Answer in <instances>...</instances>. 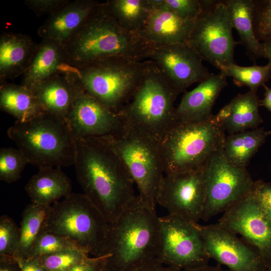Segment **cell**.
I'll return each mask as SVG.
<instances>
[{
	"instance_id": "obj_1",
	"label": "cell",
	"mask_w": 271,
	"mask_h": 271,
	"mask_svg": "<svg viewBox=\"0 0 271 271\" xmlns=\"http://www.w3.org/2000/svg\"><path fill=\"white\" fill-rule=\"evenodd\" d=\"M74 165L84 194L111 223L134 199L131 177L101 137L76 138Z\"/></svg>"
},
{
	"instance_id": "obj_2",
	"label": "cell",
	"mask_w": 271,
	"mask_h": 271,
	"mask_svg": "<svg viewBox=\"0 0 271 271\" xmlns=\"http://www.w3.org/2000/svg\"><path fill=\"white\" fill-rule=\"evenodd\" d=\"M155 207L138 195L109 223L104 253L106 271H134L158 258L161 229Z\"/></svg>"
},
{
	"instance_id": "obj_3",
	"label": "cell",
	"mask_w": 271,
	"mask_h": 271,
	"mask_svg": "<svg viewBox=\"0 0 271 271\" xmlns=\"http://www.w3.org/2000/svg\"><path fill=\"white\" fill-rule=\"evenodd\" d=\"M68 65L79 68L110 58L141 61L153 49L138 34L121 27L99 3L76 33L63 45Z\"/></svg>"
},
{
	"instance_id": "obj_4",
	"label": "cell",
	"mask_w": 271,
	"mask_h": 271,
	"mask_svg": "<svg viewBox=\"0 0 271 271\" xmlns=\"http://www.w3.org/2000/svg\"><path fill=\"white\" fill-rule=\"evenodd\" d=\"M179 94L159 68L148 61L131 98L117 113L124 125L158 143L176 121L174 104Z\"/></svg>"
},
{
	"instance_id": "obj_5",
	"label": "cell",
	"mask_w": 271,
	"mask_h": 271,
	"mask_svg": "<svg viewBox=\"0 0 271 271\" xmlns=\"http://www.w3.org/2000/svg\"><path fill=\"white\" fill-rule=\"evenodd\" d=\"M212 116L204 121H176L169 128L158 142L165 175L204 170L222 149L225 131Z\"/></svg>"
},
{
	"instance_id": "obj_6",
	"label": "cell",
	"mask_w": 271,
	"mask_h": 271,
	"mask_svg": "<svg viewBox=\"0 0 271 271\" xmlns=\"http://www.w3.org/2000/svg\"><path fill=\"white\" fill-rule=\"evenodd\" d=\"M7 134L39 168L74 164L76 139L64 118L44 112L26 121L16 120Z\"/></svg>"
},
{
	"instance_id": "obj_7",
	"label": "cell",
	"mask_w": 271,
	"mask_h": 271,
	"mask_svg": "<svg viewBox=\"0 0 271 271\" xmlns=\"http://www.w3.org/2000/svg\"><path fill=\"white\" fill-rule=\"evenodd\" d=\"M109 223L83 194L72 193L51 206L43 228L74 242L91 256H104Z\"/></svg>"
},
{
	"instance_id": "obj_8",
	"label": "cell",
	"mask_w": 271,
	"mask_h": 271,
	"mask_svg": "<svg viewBox=\"0 0 271 271\" xmlns=\"http://www.w3.org/2000/svg\"><path fill=\"white\" fill-rule=\"evenodd\" d=\"M146 64L147 61L115 58L79 68L68 65L66 69L84 91L117 112L131 98Z\"/></svg>"
},
{
	"instance_id": "obj_9",
	"label": "cell",
	"mask_w": 271,
	"mask_h": 271,
	"mask_svg": "<svg viewBox=\"0 0 271 271\" xmlns=\"http://www.w3.org/2000/svg\"><path fill=\"white\" fill-rule=\"evenodd\" d=\"M101 138L124 164L137 186L140 197L156 206L158 190L165 175L158 143L125 125L117 133Z\"/></svg>"
},
{
	"instance_id": "obj_10",
	"label": "cell",
	"mask_w": 271,
	"mask_h": 271,
	"mask_svg": "<svg viewBox=\"0 0 271 271\" xmlns=\"http://www.w3.org/2000/svg\"><path fill=\"white\" fill-rule=\"evenodd\" d=\"M202 12L194 22L187 43L203 60L217 68L235 63L238 44L233 37L229 15L223 1H200Z\"/></svg>"
},
{
	"instance_id": "obj_11",
	"label": "cell",
	"mask_w": 271,
	"mask_h": 271,
	"mask_svg": "<svg viewBox=\"0 0 271 271\" xmlns=\"http://www.w3.org/2000/svg\"><path fill=\"white\" fill-rule=\"evenodd\" d=\"M204 181L205 198L201 217L204 221L240 200L251 190L254 182L246 168L228 161L222 149L213 155L206 166Z\"/></svg>"
},
{
	"instance_id": "obj_12",
	"label": "cell",
	"mask_w": 271,
	"mask_h": 271,
	"mask_svg": "<svg viewBox=\"0 0 271 271\" xmlns=\"http://www.w3.org/2000/svg\"><path fill=\"white\" fill-rule=\"evenodd\" d=\"M161 249L158 259L164 264L182 270L208 264L201 234L196 223L175 215L159 217Z\"/></svg>"
},
{
	"instance_id": "obj_13",
	"label": "cell",
	"mask_w": 271,
	"mask_h": 271,
	"mask_svg": "<svg viewBox=\"0 0 271 271\" xmlns=\"http://www.w3.org/2000/svg\"><path fill=\"white\" fill-rule=\"evenodd\" d=\"M205 198L204 169L164 175L156 202L169 214L196 223L201 219Z\"/></svg>"
},
{
	"instance_id": "obj_14",
	"label": "cell",
	"mask_w": 271,
	"mask_h": 271,
	"mask_svg": "<svg viewBox=\"0 0 271 271\" xmlns=\"http://www.w3.org/2000/svg\"><path fill=\"white\" fill-rule=\"evenodd\" d=\"M254 246L267 267L271 261V219L251 190L223 212L217 223Z\"/></svg>"
},
{
	"instance_id": "obj_15",
	"label": "cell",
	"mask_w": 271,
	"mask_h": 271,
	"mask_svg": "<svg viewBox=\"0 0 271 271\" xmlns=\"http://www.w3.org/2000/svg\"><path fill=\"white\" fill-rule=\"evenodd\" d=\"M197 226L210 258L231 271H265L266 266L259 252L237 234L215 224Z\"/></svg>"
},
{
	"instance_id": "obj_16",
	"label": "cell",
	"mask_w": 271,
	"mask_h": 271,
	"mask_svg": "<svg viewBox=\"0 0 271 271\" xmlns=\"http://www.w3.org/2000/svg\"><path fill=\"white\" fill-rule=\"evenodd\" d=\"M149 58L180 93L193 84L204 81L211 74L188 43L155 48Z\"/></svg>"
},
{
	"instance_id": "obj_17",
	"label": "cell",
	"mask_w": 271,
	"mask_h": 271,
	"mask_svg": "<svg viewBox=\"0 0 271 271\" xmlns=\"http://www.w3.org/2000/svg\"><path fill=\"white\" fill-rule=\"evenodd\" d=\"M67 121L76 138H98L117 133L124 126L118 113L81 91Z\"/></svg>"
},
{
	"instance_id": "obj_18",
	"label": "cell",
	"mask_w": 271,
	"mask_h": 271,
	"mask_svg": "<svg viewBox=\"0 0 271 271\" xmlns=\"http://www.w3.org/2000/svg\"><path fill=\"white\" fill-rule=\"evenodd\" d=\"M152 9L139 34L153 48L187 43L195 21L184 20L161 0H151Z\"/></svg>"
},
{
	"instance_id": "obj_19",
	"label": "cell",
	"mask_w": 271,
	"mask_h": 271,
	"mask_svg": "<svg viewBox=\"0 0 271 271\" xmlns=\"http://www.w3.org/2000/svg\"><path fill=\"white\" fill-rule=\"evenodd\" d=\"M99 3L92 0L69 1L49 16L39 28L38 35L43 39L63 45L81 27Z\"/></svg>"
},
{
	"instance_id": "obj_20",
	"label": "cell",
	"mask_w": 271,
	"mask_h": 271,
	"mask_svg": "<svg viewBox=\"0 0 271 271\" xmlns=\"http://www.w3.org/2000/svg\"><path fill=\"white\" fill-rule=\"evenodd\" d=\"M221 72L209 76L193 90L187 92L175 109L176 121L199 122L210 119L215 100L228 83Z\"/></svg>"
},
{
	"instance_id": "obj_21",
	"label": "cell",
	"mask_w": 271,
	"mask_h": 271,
	"mask_svg": "<svg viewBox=\"0 0 271 271\" xmlns=\"http://www.w3.org/2000/svg\"><path fill=\"white\" fill-rule=\"evenodd\" d=\"M82 90L66 67L64 71L44 81L31 90L44 112L67 120L73 103Z\"/></svg>"
},
{
	"instance_id": "obj_22",
	"label": "cell",
	"mask_w": 271,
	"mask_h": 271,
	"mask_svg": "<svg viewBox=\"0 0 271 271\" xmlns=\"http://www.w3.org/2000/svg\"><path fill=\"white\" fill-rule=\"evenodd\" d=\"M29 36L3 32L0 36V83L23 75L38 47Z\"/></svg>"
},
{
	"instance_id": "obj_23",
	"label": "cell",
	"mask_w": 271,
	"mask_h": 271,
	"mask_svg": "<svg viewBox=\"0 0 271 271\" xmlns=\"http://www.w3.org/2000/svg\"><path fill=\"white\" fill-rule=\"evenodd\" d=\"M25 189L32 203L48 206L72 193L71 180L60 167L39 168Z\"/></svg>"
},
{
	"instance_id": "obj_24",
	"label": "cell",
	"mask_w": 271,
	"mask_h": 271,
	"mask_svg": "<svg viewBox=\"0 0 271 271\" xmlns=\"http://www.w3.org/2000/svg\"><path fill=\"white\" fill-rule=\"evenodd\" d=\"M68 65L63 45L43 39L23 75L21 84L33 89L44 81L64 70Z\"/></svg>"
},
{
	"instance_id": "obj_25",
	"label": "cell",
	"mask_w": 271,
	"mask_h": 271,
	"mask_svg": "<svg viewBox=\"0 0 271 271\" xmlns=\"http://www.w3.org/2000/svg\"><path fill=\"white\" fill-rule=\"evenodd\" d=\"M233 28L252 60L263 57L262 43L256 38L253 27L254 0H225Z\"/></svg>"
},
{
	"instance_id": "obj_26",
	"label": "cell",
	"mask_w": 271,
	"mask_h": 271,
	"mask_svg": "<svg viewBox=\"0 0 271 271\" xmlns=\"http://www.w3.org/2000/svg\"><path fill=\"white\" fill-rule=\"evenodd\" d=\"M0 107L19 121L29 120L44 112L33 91L21 84H1Z\"/></svg>"
},
{
	"instance_id": "obj_27",
	"label": "cell",
	"mask_w": 271,
	"mask_h": 271,
	"mask_svg": "<svg viewBox=\"0 0 271 271\" xmlns=\"http://www.w3.org/2000/svg\"><path fill=\"white\" fill-rule=\"evenodd\" d=\"M271 134V130L255 128L225 137L222 152L232 165L246 168L250 160Z\"/></svg>"
},
{
	"instance_id": "obj_28",
	"label": "cell",
	"mask_w": 271,
	"mask_h": 271,
	"mask_svg": "<svg viewBox=\"0 0 271 271\" xmlns=\"http://www.w3.org/2000/svg\"><path fill=\"white\" fill-rule=\"evenodd\" d=\"M229 102L232 113L224 126L229 134L257 128L262 122L256 92L249 90L244 94H238Z\"/></svg>"
},
{
	"instance_id": "obj_29",
	"label": "cell",
	"mask_w": 271,
	"mask_h": 271,
	"mask_svg": "<svg viewBox=\"0 0 271 271\" xmlns=\"http://www.w3.org/2000/svg\"><path fill=\"white\" fill-rule=\"evenodd\" d=\"M105 4L110 15L121 27L138 34L152 9L151 0H110Z\"/></svg>"
},
{
	"instance_id": "obj_30",
	"label": "cell",
	"mask_w": 271,
	"mask_h": 271,
	"mask_svg": "<svg viewBox=\"0 0 271 271\" xmlns=\"http://www.w3.org/2000/svg\"><path fill=\"white\" fill-rule=\"evenodd\" d=\"M50 208L31 203L25 208L20 223L19 245L14 258L19 260L28 257L43 229Z\"/></svg>"
},
{
	"instance_id": "obj_31",
	"label": "cell",
	"mask_w": 271,
	"mask_h": 271,
	"mask_svg": "<svg viewBox=\"0 0 271 271\" xmlns=\"http://www.w3.org/2000/svg\"><path fill=\"white\" fill-rule=\"evenodd\" d=\"M218 69L227 77H231L237 86H246L255 92L271 78V66L268 64L245 67L231 63L220 66Z\"/></svg>"
},
{
	"instance_id": "obj_32",
	"label": "cell",
	"mask_w": 271,
	"mask_h": 271,
	"mask_svg": "<svg viewBox=\"0 0 271 271\" xmlns=\"http://www.w3.org/2000/svg\"><path fill=\"white\" fill-rule=\"evenodd\" d=\"M29 161L19 148H3L0 150V179L8 184L17 181ZM30 164V163H29Z\"/></svg>"
},
{
	"instance_id": "obj_33",
	"label": "cell",
	"mask_w": 271,
	"mask_h": 271,
	"mask_svg": "<svg viewBox=\"0 0 271 271\" xmlns=\"http://www.w3.org/2000/svg\"><path fill=\"white\" fill-rule=\"evenodd\" d=\"M70 249L81 250L69 239L43 227L27 258H38Z\"/></svg>"
},
{
	"instance_id": "obj_34",
	"label": "cell",
	"mask_w": 271,
	"mask_h": 271,
	"mask_svg": "<svg viewBox=\"0 0 271 271\" xmlns=\"http://www.w3.org/2000/svg\"><path fill=\"white\" fill-rule=\"evenodd\" d=\"M20 227L6 215L0 217V256L15 258L19 245Z\"/></svg>"
},
{
	"instance_id": "obj_35",
	"label": "cell",
	"mask_w": 271,
	"mask_h": 271,
	"mask_svg": "<svg viewBox=\"0 0 271 271\" xmlns=\"http://www.w3.org/2000/svg\"><path fill=\"white\" fill-rule=\"evenodd\" d=\"M90 256L77 249H67L39 257L48 271H66L72 265Z\"/></svg>"
},
{
	"instance_id": "obj_36",
	"label": "cell",
	"mask_w": 271,
	"mask_h": 271,
	"mask_svg": "<svg viewBox=\"0 0 271 271\" xmlns=\"http://www.w3.org/2000/svg\"><path fill=\"white\" fill-rule=\"evenodd\" d=\"M253 27L260 42L271 37V0H254Z\"/></svg>"
},
{
	"instance_id": "obj_37",
	"label": "cell",
	"mask_w": 271,
	"mask_h": 271,
	"mask_svg": "<svg viewBox=\"0 0 271 271\" xmlns=\"http://www.w3.org/2000/svg\"><path fill=\"white\" fill-rule=\"evenodd\" d=\"M180 18L186 20L195 21L202 12L200 0H161Z\"/></svg>"
},
{
	"instance_id": "obj_38",
	"label": "cell",
	"mask_w": 271,
	"mask_h": 271,
	"mask_svg": "<svg viewBox=\"0 0 271 271\" xmlns=\"http://www.w3.org/2000/svg\"><path fill=\"white\" fill-rule=\"evenodd\" d=\"M251 192L258 204L271 219V183L262 180L254 181Z\"/></svg>"
},
{
	"instance_id": "obj_39",
	"label": "cell",
	"mask_w": 271,
	"mask_h": 271,
	"mask_svg": "<svg viewBox=\"0 0 271 271\" xmlns=\"http://www.w3.org/2000/svg\"><path fill=\"white\" fill-rule=\"evenodd\" d=\"M69 0H25V4L37 17L46 14L49 16L67 4Z\"/></svg>"
},
{
	"instance_id": "obj_40",
	"label": "cell",
	"mask_w": 271,
	"mask_h": 271,
	"mask_svg": "<svg viewBox=\"0 0 271 271\" xmlns=\"http://www.w3.org/2000/svg\"><path fill=\"white\" fill-rule=\"evenodd\" d=\"M105 256H88L66 271H100L104 266Z\"/></svg>"
},
{
	"instance_id": "obj_41",
	"label": "cell",
	"mask_w": 271,
	"mask_h": 271,
	"mask_svg": "<svg viewBox=\"0 0 271 271\" xmlns=\"http://www.w3.org/2000/svg\"><path fill=\"white\" fill-rule=\"evenodd\" d=\"M18 261L22 271H48L39 257L23 258Z\"/></svg>"
},
{
	"instance_id": "obj_42",
	"label": "cell",
	"mask_w": 271,
	"mask_h": 271,
	"mask_svg": "<svg viewBox=\"0 0 271 271\" xmlns=\"http://www.w3.org/2000/svg\"><path fill=\"white\" fill-rule=\"evenodd\" d=\"M134 271H182V270L165 265L158 258H156Z\"/></svg>"
},
{
	"instance_id": "obj_43",
	"label": "cell",
	"mask_w": 271,
	"mask_h": 271,
	"mask_svg": "<svg viewBox=\"0 0 271 271\" xmlns=\"http://www.w3.org/2000/svg\"><path fill=\"white\" fill-rule=\"evenodd\" d=\"M232 113L231 105L229 102L224 105L216 115H213V120L224 128V126L228 120Z\"/></svg>"
},
{
	"instance_id": "obj_44",
	"label": "cell",
	"mask_w": 271,
	"mask_h": 271,
	"mask_svg": "<svg viewBox=\"0 0 271 271\" xmlns=\"http://www.w3.org/2000/svg\"><path fill=\"white\" fill-rule=\"evenodd\" d=\"M0 271H22L19 262L14 258L0 256Z\"/></svg>"
},
{
	"instance_id": "obj_45",
	"label": "cell",
	"mask_w": 271,
	"mask_h": 271,
	"mask_svg": "<svg viewBox=\"0 0 271 271\" xmlns=\"http://www.w3.org/2000/svg\"><path fill=\"white\" fill-rule=\"evenodd\" d=\"M265 91L264 98L260 100V105L265 107L271 112V88H268L265 85L263 86Z\"/></svg>"
},
{
	"instance_id": "obj_46",
	"label": "cell",
	"mask_w": 271,
	"mask_h": 271,
	"mask_svg": "<svg viewBox=\"0 0 271 271\" xmlns=\"http://www.w3.org/2000/svg\"><path fill=\"white\" fill-rule=\"evenodd\" d=\"M263 57L268 59V64L271 66V37L262 42Z\"/></svg>"
},
{
	"instance_id": "obj_47",
	"label": "cell",
	"mask_w": 271,
	"mask_h": 271,
	"mask_svg": "<svg viewBox=\"0 0 271 271\" xmlns=\"http://www.w3.org/2000/svg\"><path fill=\"white\" fill-rule=\"evenodd\" d=\"M182 271H231L229 269H224L219 265L217 266H210L208 264L198 267L186 269Z\"/></svg>"
},
{
	"instance_id": "obj_48",
	"label": "cell",
	"mask_w": 271,
	"mask_h": 271,
	"mask_svg": "<svg viewBox=\"0 0 271 271\" xmlns=\"http://www.w3.org/2000/svg\"><path fill=\"white\" fill-rule=\"evenodd\" d=\"M265 271H271V261L268 266L266 267Z\"/></svg>"
},
{
	"instance_id": "obj_49",
	"label": "cell",
	"mask_w": 271,
	"mask_h": 271,
	"mask_svg": "<svg viewBox=\"0 0 271 271\" xmlns=\"http://www.w3.org/2000/svg\"><path fill=\"white\" fill-rule=\"evenodd\" d=\"M100 271H106L104 269V266L103 268H102Z\"/></svg>"
}]
</instances>
